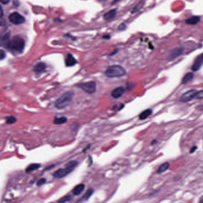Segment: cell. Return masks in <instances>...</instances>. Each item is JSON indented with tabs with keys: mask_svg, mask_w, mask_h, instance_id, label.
<instances>
[{
	"mask_svg": "<svg viewBox=\"0 0 203 203\" xmlns=\"http://www.w3.org/2000/svg\"><path fill=\"white\" fill-rule=\"evenodd\" d=\"M25 42L24 39L20 36H16L9 40L6 48L13 53H22L24 48Z\"/></svg>",
	"mask_w": 203,
	"mask_h": 203,
	"instance_id": "6da1fadb",
	"label": "cell"
},
{
	"mask_svg": "<svg viewBox=\"0 0 203 203\" xmlns=\"http://www.w3.org/2000/svg\"><path fill=\"white\" fill-rule=\"evenodd\" d=\"M74 96L73 92H67L62 95L55 103V106L57 109H61L66 108L71 102Z\"/></svg>",
	"mask_w": 203,
	"mask_h": 203,
	"instance_id": "7a4b0ae2",
	"label": "cell"
},
{
	"mask_svg": "<svg viewBox=\"0 0 203 203\" xmlns=\"http://www.w3.org/2000/svg\"><path fill=\"white\" fill-rule=\"evenodd\" d=\"M78 165V162L77 161L73 160L71 162H68L66 165L65 167L63 168V169H60L55 171L53 175L55 178L60 179L66 177L67 175L70 173L74 169L75 167Z\"/></svg>",
	"mask_w": 203,
	"mask_h": 203,
	"instance_id": "3957f363",
	"label": "cell"
},
{
	"mask_svg": "<svg viewBox=\"0 0 203 203\" xmlns=\"http://www.w3.org/2000/svg\"><path fill=\"white\" fill-rule=\"evenodd\" d=\"M126 70L120 65L109 66L105 71V74L109 78H116L126 74Z\"/></svg>",
	"mask_w": 203,
	"mask_h": 203,
	"instance_id": "277c9868",
	"label": "cell"
},
{
	"mask_svg": "<svg viewBox=\"0 0 203 203\" xmlns=\"http://www.w3.org/2000/svg\"><path fill=\"white\" fill-rule=\"evenodd\" d=\"M77 87L88 94H93L96 90V84L92 81L80 83Z\"/></svg>",
	"mask_w": 203,
	"mask_h": 203,
	"instance_id": "5b68a950",
	"label": "cell"
},
{
	"mask_svg": "<svg viewBox=\"0 0 203 203\" xmlns=\"http://www.w3.org/2000/svg\"><path fill=\"white\" fill-rule=\"evenodd\" d=\"M9 20L14 24H21L25 22L24 17L17 12L11 13L9 16Z\"/></svg>",
	"mask_w": 203,
	"mask_h": 203,
	"instance_id": "8992f818",
	"label": "cell"
},
{
	"mask_svg": "<svg viewBox=\"0 0 203 203\" xmlns=\"http://www.w3.org/2000/svg\"><path fill=\"white\" fill-rule=\"evenodd\" d=\"M197 92V91L195 89H192L187 91L186 92L184 93L181 96L180 98V101L182 102H188L189 101H191V100L194 99Z\"/></svg>",
	"mask_w": 203,
	"mask_h": 203,
	"instance_id": "52a82bcc",
	"label": "cell"
},
{
	"mask_svg": "<svg viewBox=\"0 0 203 203\" xmlns=\"http://www.w3.org/2000/svg\"><path fill=\"white\" fill-rule=\"evenodd\" d=\"M203 64V54H201L196 57L194 64L192 66V69L194 71H197L201 67Z\"/></svg>",
	"mask_w": 203,
	"mask_h": 203,
	"instance_id": "ba28073f",
	"label": "cell"
},
{
	"mask_svg": "<svg viewBox=\"0 0 203 203\" xmlns=\"http://www.w3.org/2000/svg\"><path fill=\"white\" fill-rule=\"evenodd\" d=\"M183 52V48H182L181 47H178L173 49L172 50H171L168 55V59L169 60H172L175 59L180 55L182 54Z\"/></svg>",
	"mask_w": 203,
	"mask_h": 203,
	"instance_id": "9c48e42d",
	"label": "cell"
},
{
	"mask_svg": "<svg viewBox=\"0 0 203 203\" xmlns=\"http://www.w3.org/2000/svg\"><path fill=\"white\" fill-rule=\"evenodd\" d=\"M125 89L123 87H118L114 90H112L111 92V96H112L114 99H118L121 97L125 93Z\"/></svg>",
	"mask_w": 203,
	"mask_h": 203,
	"instance_id": "30bf717a",
	"label": "cell"
},
{
	"mask_svg": "<svg viewBox=\"0 0 203 203\" xmlns=\"http://www.w3.org/2000/svg\"><path fill=\"white\" fill-rule=\"evenodd\" d=\"M65 65L67 67H72L75 65L77 63V61L75 60L73 55H71V54H67L65 58Z\"/></svg>",
	"mask_w": 203,
	"mask_h": 203,
	"instance_id": "8fae6325",
	"label": "cell"
},
{
	"mask_svg": "<svg viewBox=\"0 0 203 203\" xmlns=\"http://www.w3.org/2000/svg\"><path fill=\"white\" fill-rule=\"evenodd\" d=\"M10 40V33H4L0 35V47L5 46Z\"/></svg>",
	"mask_w": 203,
	"mask_h": 203,
	"instance_id": "7c38bea8",
	"label": "cell"
},
{
	"mask_svg": "<svg viewBox=\"0 0 203 203\" xmlns=\"http://www.w3.org/2000/svg\"><path fill=\"white\" fill-rule=\"evenodd\" d=\"M46 68V65L44 62H39L34 67L33 70L37 73H40L45 71Z\"/></svg>",
	"mask_w": 203,
	"mask_h": 203,
	"instance_id": "4fadbf2b",
	"label": "cell"
},
{
	"mask_svg": "<svg viewBox=\"0 0 203 203\" xmlns=\"http://www.w3.org/2000/svg\"><path fill=\"white\" fill-rule=\"evenodd\" d=\"M93 193V189H91V188L89 189V190H88V191L85 194V195H84L83 197L77 202V203H83L87 201L91 196H92Z\"/></svg>",
	"mask_w": 203,
	"mask_h": 203,
	"instance_id": "5bb4252c",
	"label": "cell"
},
{
	"mask_svg": "<svg viewBox=\"0 0 203 203\" xmlns=\"http://www.w3.org/2000/svg\"><path fill=\"white\" fill-rule=\"evenodd\" d=\"M200 21V17L197 16H194L192 17H189L188 19L186 20L185 22L188 24L190 25H194L197 24Z\"/></svg>",
	"mask_w": 203,
	"mask_h": 203,
	"instance_id": "9a60e30c",
	"label": "cell"
},
{
	"mask_svg": "<svg viewBox=\"0 0 203 203\" xmlns=\"http://www.w3.org/2000/svg\"><path fill=\"white\" fill-rule=\"evenodd\" d=\"M116 15V10L115 9H113L104 14L103 16V18L105 20H110L114 18Z\"/></svg>",
	"mask_w": 203,
	"mask_h": 203,
	"instance_id": "2e32d148",
	"label": "cell"
},
{
	"mask_svg": "<svg viewBox=\"0 0 203 203\" xmlns=\"http://www.w3.org/2000/svg\"><path fill=\"white\" fill-rule=\"evenodd\" d=\"M85 186L84 184H80V185H77L73 190V194L75 195H80L83 191V190H85Z\"/></svg>",
	"mask_w": 203,
	"mask_h": 203,
	"instance_id": "e0dca14e",
	"label": "cell"
},
{
	"mask_svg": "<svg viewBox=\"0 0 203 203\" xmlns=\"http://www.w3.org/2000/svg\"><path fill=\"white\" fill-rule=\"evenodd\" d=\"M152 114V110L151 109H146L139 115V118L140 120H143L147 118L151 114Z\"/></svg>",
	"mask_w": 203,
	"mask_h": 203,
	"instance_id": "ac0fdd59",
	"label": "cell"
},
{
	"mask_svg": "<svg viewBox=\"0 0 203 203\" xmlns=\"http://www.w3.org/2000/svg\"><path fill=\"white\" fill-rule=\"evenodd\" d=\"M67 121V118L65 116L56 117L54 120V124L55 125H61L65 123Z\"/></svg>",
	"mask_w": 203,
	"mask_h": 203,
	"instance_id": "d6986e66",
	"label": "cell"
},
{
	"mask_svg": "<svg viewBox=\"0 0 203 203\" xmlns=\"http://www.w3.org/2000/svg\"><path fill=\"white\" fill-rule=\"evenodd\" d=\"M40 167V164H38V163H33L30 165L29 166H28L27 167V168L26 169V172H32L33 171H35Z\"/></svg>",
	"mask_w": 203,
	"mask_h": 203,
	"instance_id": "ffe728a7",
	"label": "cell"
},
{
	"mask_svg": "<svg viewBox=\"0 0 203 203\" xmlns=\"http://www.w3.org/2000/svg\"><path fill=\"white\" fill-rule=\"evenodd\" d=\"M194 77V74L192 73H186L183 79L182 80V83L183 84H186L188 82L191 81Z\"/></svg>",
	"mask_w": 203,
	"mask_h": 203,
	"instance_id": "44dd1931",
	"label": "cell"
},
{
	"mask_svg": "<svg viewBox=\"0 0 203 203\" xmlns=\"http://www.w3.org/2000/svg\"><path fill=\"white\" fill-rule=\"evenodd\" d=\"M169 163L168 162H166L163 164H162L161 165L157 170V173H162L163 172H165V171H166L168 169H169Z\"/></svg>",
	"mask_w": 203,
	"mask_h": 203,
	"instance_id": "7402d4cb",
	"label": "cell"
},
{
	"mask_svg": "<svg viewBox=\"0 0 203 203\" xmlns=\"http://www.w3.org/2000/svg\"><path fill=\"white\" fill-rule=\"evenodd\" d=\"M144 4V0H141L140 1L136 6H135V7L133 9L132 11H131L132 13H136L137 11H138L139 10H140L142 7H143Z\"/></svg>",
	"mask_w": 203,
	"mask_h": 203,
	"instance_id": "603a6c76",
	"label": "cell"
},
{
	"mask_svg": "<svg viewBox=\"0 0 203 203\" xmlns=\"http://www.w3.org/2000/svg\"><path fill=\"white\" fill-rule=\"evenodd\" d=\"M72 199V196L70 195H67L64 196V197L61 198L59 201L58 203H65V202L70 201Z\"/></svg>",
	"mask_w": 203,
	"mask_h": 203,
	"instance_id": "cb8c5ba5",
	"label": "cell"
},
{
	"mask_svg": "<svg viewBox=\"0 0 203 203\" xmlns=\"http://www.w3.org/2000/svg\"><path fill=\"white\" fill-rule=\"evenodd\" d=\"M16 118L13 116H9L6 117V123L8 124H12L16 122Z\"/></svg>",
	"mask_w": 203,
	"mask_h": 203,
	"instance_id": "d4e9b609",
	"label": "cell"
},
{
	"mask_svg": "<svg viewBox=\"0 0 203 203\" xmlns=\"http://www.w3.org/2000/svg\"><path fill=\"white\" fill-rule=\"evenodd\" d=\"M195 99H203V90L199 91V92H197L196 93L195 96Z\"/></svg>",
	"mask_w": 203,
	"mask_h": 203,
	"instance_id": "484cf974",
	"label": "cell"
},
{
	"mask_svg": "<svg viewBox=\"0 0 203 203\" xmlns=\"http://www.w3.org/2000/svg\"><path fill=\"white\" fill-rule=\"evenodd\" d=\"M46 183V179H40L38 181L37 183V185L38 186H41L44 185Z\"/></svg>",
	"mask_w": 203,
	"mask_h": 203,
	"instance_id": "4316f807",
	"label": "cell"
},
{
	"mask_svg": "<svg viewBox=\"0 0 203 203\" xmlns=\"http://www.w3.org/2000/svg\"><path fill=\"white\" fill-rule=\"evenodd\" d=\"M6 57L5 52L3 50H0V60H4Z\"/></svg>",
	"mask_w": 203,
	"mask_h": 203,
	"instance_id": "83f0119b",
	"label": "cell"
},
{
	"mask_svg": "<svg viewBox=\"0 0 203 203\" xmlns=\"http://www.w3.org/2000/svg\"><path fill=\"white\" fill-rule=\"evenodd\" d=\"M126 29V25L124 23L121 24L118 26V30H124Z\"/></svg>",
	"mask_w": 203,
	"mask_h": 203,
	"instance_id": "f1b7e54d",
	"label": "cell"
},
{
	"mask_svg": "<svg viewBox=\"0 0 203 203\" xmlns=\"http://www.w3.org/2000/svg\"><path fill=\"white\" fill-rule=\"evenodd\" d=\"M5 24V20L2 17H0V26H4Z\"/></svg>",
	"mask_w": 203,
	"mask_h": 203,
	"instance_id": "f546056e",
	"label": "cell"
},
{
	"mask_svg": "<svg viewBox=\"0 0 203 203\" xmlns=\"http://www.w3.org/2000/svg\"><path fill=\"white\" fill-rule=\"evenodd\" d=\"M197 146H193L191 148V150H190V153H194L196 150H197Z\"/></svg>",
	"mask_w": 203,
	"mask_h": 203,
	"instance_id": "4dcf8cb0",
	"label": "cell"
},
{
	"mask_svg": "<svg viewBox=\"0 0 203 203\" xmlns=\"http://www.w3.org/2000/svg\"><path fill=\"white\" fill-rule=\"evenodd\" d=\"M4 15V13H3V9L1 7V6L0 5V17H2Z\"/></svg>",
	"mask_w": 203,
	"mask_h": 203,
	"instance_id": "1f68e13d",
	"label": "cell"
},
{
	"mask_svg": "<svg viewBox=\"0 0 203 203\" xmlns=\"http://www.w3.org/2000/svg\"><path fill=\"white\" fill-rule=\"evenodd\" d=\"M0 1H1V3H2L3 4H8L9 3L10 0H0Z\"/></svg>",
	"mask_w": 203,
	"mask_h": 203,
	"instance_id": "d6a6232c",
	"label": "cell"
},
{
	"mask_svg": "<svg viewBox=\"0 0 203 203\" xmlns=\"http://www.w3.org/2000/svg\"><path fill=\"white\" fill-rule=\"evenodd\" d=\"M120 1V0H114L113 2L112 3V4H115V3H116L117 2Z\"/></svg>",
	"mask_w": 203,
	"mask_h": 203,
	"instance_id": "836d02e7",
	"label": "cell"
},
{
	"mask_svg": "<svg viewBox=\"0 0 203 203\" xmlns=\"http://www.w3.org/2000/svg\"><path fill=\"white\" fill-rule=\"evenodd\" d=\"M103 38L104 39H109L110 38V36L109 35H108V36H104Z\"/></svg>",
	"mask_w": 203,
	"mask_h": 203,
	"instance_id": "e575fe53",
	"label": "cell"
},
{
	"mask_svg": "<svg viewBox=\"0 0 203 203\" xmlns=\"http://www.w3.org/2000/svg\"><path fill=\"white\" fill-rule=\"evenodd\" d=\"M200 203H203V199L202 200H201L200 201Z\"/></svg>",
	"mask_w": 203,
	"mask_h": 203,
	"instance_id": "d590c367",
	"label": "cell"
},
{
	"mask_svg": "<svg viewBox=\"0 0 203 203\" xmlns=\"http://www.w3.org/2000/svg\"><path fill=\"white\" fill-rule=\"evenodd\" d=\"M99 1H103V0H99Z\"/></svg>",
	"mask_w": 203,
	"mask_h": 203,
	"instance_id": "8d00e7d4",
	"label": "cell"
}]
</instances>
